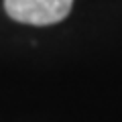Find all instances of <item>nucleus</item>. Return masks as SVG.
Instances as JSON below:
<instances>
[{"label": "nucleus", "mask_w": 122, "mask_h": 122, "mask_svg": "<svg viewBox=\"0 0 122 122\" xmlns=\"http://www.w3.org/2000/svg\"><path fill=\"white\" fill-rule=\"evenodd\" d=\"M73 0H4L6 14L25 25H55L69 14Z\"/></svg>", "instance_id": "1"}]
</instances>
